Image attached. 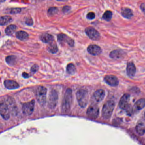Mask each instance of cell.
Returning a JSON list of instances; mask_svg holds the SVG:
<instances>
[{"label":"cell","mask_w":145,"mask_h":145,"mask_svg":"<svg viewBox=\"0 0 145 145\" xmlns=\"http://www.w3.org/2000/svg\"><path fill=\"white\" fill-rule=\"evenodd\" d=\"M21 11V9L19 8H12L11 9L10 13L12 14H13L18 13L20 12Z\"/></svg>","instance_id":"1f68e13d"},{"label":"cell","mask_w":145,"mask_h":145,"mask_svg":"<svg viewBox=\"0 0 145 145\" xmlns=\"http://www.w3.org/2000/svg\"><path fill=\"white\" fill-rule=\"evenodd\" d=\"M77 100L78 102V104L82 108H85L89 101L88 92L86 89H81L77 92Z\"/></svg>","instance_id":"6da1fadb"},{"label":"cell","mask_w":145,"mask_h":145,"mask_svg":"<svg viewBox=\"0 0 145 145\" xmlns=\"http://www.w3.org/2000/svg\"><path fill=\"white\" fill-rule=\"evenodd\" d=\"M123 52L120 50L116 49L112 51L110 54V57L113 59L117 60L121 58L123 56Z\"/></svg>","instance_id":"d6986e66"},{"label":"cell","mask_w":145,"mask_h":145,"mask_svg":"<svg viewBox=\"0 0 145 145\" xmlns=\"http://www.w3.org/2000/svg\"><path fill=\"white\" fill-rule=\"evenodd\" d=\"M71 7L69 6H65L63 9V12L67 13L70 10Z\"/></svg>","instance_id":"836d02e7"},{"label":"cell","mask_w":145,"mask_h":145,"mask_svg":"<svg viewBox=\"0 0 145 145\" xmlns=\"http://www.w3.org/2000/svg\"><path fill=\"white\" fill-rule=\"evenodd\" d=\"M4 85L6 88L8 89H14L18 88L20 86L17 82L12 80H5Z\"/></svg>","instance_id":"e0dca14e"},{"label":"cell","mask_w":145,"mask_h":145,"mask_svg":"<svg viewBox=\"0 0 145 145\" xmlns=\"http://www.w3.org/2000/svg\"><path fill=\"white\" fill-rule=\"evenodd\" d=\"M58 12V9L57 7H51L48 10V14L49 16L55 15Z\"/></svg>","instance_id":"f1b7e54d"},{"label":"cell","mask_w":145,"mask_h":145,"mask_svg":"<svg viewBox=\"0 0 145 145\" xmlns=\"http://www.w3.org/2000/svg\"><path fill=\"white\" fill-rule=\"evenodd\" d=\"M115 103L113 100H110L105 103L102 108V115L105 119L110 118L115 108Z\"/></svg>","instance_id":"3957f363"},{"label":"cell","mask_w":145,"mask_h":145,"mask_svg":"<svg viewBox=\"0 0 145 145\" xmlns=\"http://www.w3.org/2000/svg\"><path fill=\"white\" fill-rule=\"evenodd\" d=\"M57 39L59 42L62 45L65 43H67L70 47L74 46V40L65 34H60L58 35Z\"/></svg>","instance_id":"9c48e42d"},{"label":"cell","mask_w":145,"mask_h":145,"mask_svg":"<svg viewBox=\"0 0 145 145\" xmlns=\"http://www.w3.org/2000/svg\"><path fill=\"white\" fill-rule=\"evenodd\" d=\"M99 113V110L98 106L92 105L89 106L87 110L88 116L90 119H95L98 117Z\"/></svg>","instance_id":"30bf717a"},{"label":"cell","mask_w":145,"mask_h":145,"mask_svg":"<svg viewBox=\"0 0 145 145\" xmlns=\"http://www.w3.org/2000/svg\"><path fill=\"white\" fill-rule=\"evenodd\" d=\"M16 37L21 41H26L29 38V34L23 31H20L16 33Z\"/></svg>","instance_id":"44dd1931"},{"label":"cell","mask_w":145,"mask_h":145,"mask_svg":"<svg viewBox=\"0 0 145 145\" xmlns=\"http://www.w3.org/2000/svg\"><path fill=\"white\" fill-rule=\"evenodd\" d=\"M40 39L42 41L46 43H50L54 41L53 36L48 33L42 34L40 36Z\"/></svg>","instance_id":"ac0fdd59"},{"label":"cell","mask_w":145,"mask_h":145,"mask_svg":"<svg viewBox=\"0 0 145 145\" xmlns=\"http://www.w3.org/2000/svg\"><path fill=\"white\" fill-rule=\"evenodd\" d=\"M72 91L71 89H67L66 90L62 103V111L67 112L69 111L72 102Z\"/></svg>","instance_id":"7a4b0ae2"},{"label":"cell","mask_w":145,"mask_h":145,"mask_svg":"<svg viewBox=\"0 0 145 145\" xmlns=\"http://www.w3.org/2000/svg\"><path fill=\"white\" fill-rule=\"evenodd\" d=\"M144 116H145V114H144Z\"/></svg>","instance_id":"8d00e7d4"},{"label":"cell","mask_w":145,"mask_h":145,"mask_svg":"<svg viewBox=\"0 0 145 145\" xmlns=\"http://www.w3.org/2000/svg\"><path fill=\"white\" fill-rule=\"evenodd\" d=\"M12 19L9 16H3L0 17V25L4 26L11 23Z\"/></svg>","instance_id":"603a6c76"},{"label":"cell","mask_w":145,"mask_h":145,"mask_svg":"<svg viewBox=\"0 0 145 145\" xmlns=\"http://www.w3.org/2000/svg\"><path fill=\"white\" fill-rule=\"evenodd\" d=\"M105 96V90L102 89H98L94 93L93 98L95 102L99 103L104 99Z\"/></svg>","instance_id":"5bb4252c"},{"label":"cell","mask_w":145,"mask_h":145,"mask_svg":"<svg viewBox=\"0 0 145 145\" xmlns=\"http://www.w3.org/2000/svg\"><path fill=\"white\" fill-rule=\"evenodd\" d=\"M140 8L141 10L145 13V3H143L140 5Z\"/></svg>","instance_id":"d590c367"},{"label":"cell","mask_w":145,"mask_h":145,"mask_svg":"<svg viewBox=\"0 0 145 145\" xmlns=\"http://www.w3.org/2000/svg\"><path fill=\"white\" fill-rule=\"evenodd\" d=\"M136 130L138 134L143 135L145 134V121L140 120L136 126Z\"/></svg>","instance_id":"2e32d148"},{"label":"cell","mask_w":145,"mask_h":145,"mask_svg":"<svg viewBox=\"0 0 145 145\" xmlns=\"http://www.w3.org/2000/svg\"><path fill=\"white\" fill-rule=\"evenodd\" d=\"M25 24L29 26H31L33 25V21L32 18H27L25 21Z\"/></svg>","instance_id":"d6a6232c"},{"label":"cell","mask_w":145,"mask_h":145,"mask_svg":"<svg viewBox=\"0 0 145 145\" xmlns=\"http://www.w3.org/2000/svg\"><path fill=\"white\" fill-rule=\"evenodd\" d=\"M88 53L93 55H98L100 54L102 52L101 48L95 44L89 45L87 48Z\"/></svg>","instance_id":"4fadbf2b"},{"label":"cell","mask_w":145,"mask_h":145,"mask_svg":"<svg viewBox=\"0 0 145 145\" xmlns=\"http://www.w3.org/2000/svg\"><path fill=\"white\" fill-rule=\"evenodd\" d=\"M0 115L5 120H8L10 118L8 106L7 103L3 101H0Z\"/></svg>","instance_id":"52a82bcc"},{"label":"cell","mask_w":145,"mask_h":145,"mask_svg":"<svg viewBox=\"0 0 145 145\" xmlns=\"http://www.w3.org/2000/svg\"><path fill=\"white\" fill-rule=\"evenodd\" d=\"M22 76L25 78H28L30 77L29 75L25 72H23V73H22Z\"/></svg>","instance_id":"e575fe53"},{"label":"cell","mask_w":145,"mask_h":145,"mask_svg":"<svg viewBox=\"0 0 145 145\" xmlns=\"http://www.w3.org/2000/svg\"><path fill=\"white\" fill-rule=\"evenodd\" d=\"M17 58L14 55H9L6 57L5 60L9 65H14L16 63Z\"/></svg>","instance_id":"484cf974"},{"label":"cell","mask_w":145,"mask_h":145,"mask_svg":"<svg viewBox=\"0 0 145 145\" xmlns=\"http://www.w3.org/2000/svg\"><path fill=\"white\" fill-rule=\"evenodd\" d=\"M0 35H1V32H0Z\"/></svg>","instance_id":"74e56055"},{"label":"cell","mask_w":145,"mask_h":145,"mask_svg":"<svg viewBox=\"0 0 145 145\" xmlns=\"http://www.w3.org/2000/svg\"><path fill=\"white\" fill-rule=\"evenodd\" d=\"M76 68L75 65L72 63L69 64L66 67V71L70 75H73L76 72Z\"/></svg>","instance_id":"4316f807"},{"label":"cell","mask_w":145,"mask_h":145,"mask_svg":"<svg viewBox=\"0 0 145 145\" xmlns=\"http://www.w3.org/2000/svg\"><path fill=\"white\" fill-rule=\"evenodd\" d=\"M112 13L111 11L110 10H107L106 11L104 14H103L102 17L106 21H109L111 20L112 18Z\"/></svg>","instance_id":"83f0119b"},{"label":"cell","mask_w":145,"mask_h":145,"mask_svg":"<svg viewBox=\"0 0 145 145\" xmlns=\"http://www.w3.org/2000/svg\"><path fill=\"white\" fill-rule=\"evenodd\" d=\"M47 49L48 51L52 54L56 53L58 51L57 45L54 41L49 43Z\"/></svg>","instance_id":"7402d4cb"},{"label":"cell","mask_w":145,"mask_h":145,"mask_svg":"<svg viewBox=\"0 0 145 145\" xmlns=\"http://www.w3.org/2000/svg\"><path fill=\"white\" fill-rule=\"evenodd\" d=\"M121 14L124 18L130 19L133 16V11L129 8H123L121 9Z\"/></svg>","instance_id":"ffe728a7"},{"label":"cell","mask_w":145,"mask_h":145,"mask_svg":"<svg viewBox=\"0 0 145 145\" xmlns=\"http://www.w3.org/2000/svg\"><path fill=\"white\" fill-rule=\"evenodd\" d=\"M105 81L108 85L112 87L118 86L119 83V81L116 77L112 75H106L104 78Z\"/></svg>","instance_id":"7c38bea8"},{"label":"cell","mask_w":145,"mask_h":145,"mask_svg":"<svg viewBox=\"0 0 145 145\" xmlns=\"http://www.w3.org/2000/svg\"><path fill=\"white\" fill-rule=\"evenodd\" d=\"M85 32L86 35L92 40L96 41L100 39L99 33L93 27H87L85 29Z\"/></svg>","instance_id":"ba28073f"},{"label":"cell","mask_w":145,"mask_h":145,"mask_svg":"<svg viewBox=\"0 0 145 145\" xmlns=\"http://www.w3.org/2000/svg\"><path fill=\"white\" fill-rule=\"evenodd\" d=\"M86 17L88 19L93 20L95 18V14L93 12H89L87 14Z\"/></svg>","instance_id":"4dcf8cb0"},{"label":"cell","mask_w":145,"mask_h":145,"mask_svg":"<svg viewBox=\"0 0 145 145\" xmlns=\"http://www.w3.org/2000/svg\"><path fill=\"white\" fill-rule=\"evenodd\" d=\"M35 106V101L34 100L29 102L25 103L22 106L23 113L26 115H30L34 112Z\"/></svg>","instance_id":"8992f818"},{"label":"cell","mask_w":145,"mask_h":145,"mask_svg":"<svg viewBox=\"0 0 145 145\" xmlns=\"http://www.w3.org/2000/svg\"><path fill=\"white\" fill-rule=\"evenodd\" d=\"M17 26L15 25H10L5 29V32L7 35H12L15 32Z\"/></svg>","instance_id":"cb8c5ba5"},{"label":"cell","mask_w":145,"mask_h":145,"mask_svg":"<svg viewBox=\"0 0 145 145\" xmlns=\"http://www.w3.org/2000/svg\"><path fill=\"white\" fill-rule=\"evenodd\" d=\"M39 69V66L37 65H34L31 68V72L33 74H35Z\"/></svg>","instance_id":"f546056e"},{"label":"cell","mask_w":145,"mask_h":145,"mask_svg":"<svg viewBox=\"0 0 145 145\" xmlns=\"http://www.w3.org/2000/svg\"><path fill=\"white\" fill-rule=\"evenodd\" d=\"M135 106L137 110H142L144 108L145 106V99L144 98H141L138 100L136 101L135 104Z\"/></svg>","instance_id":"d4e9b609"},{"label":"cell","mask_w":145,"mask_h":145,"mask_svg":"<svg viewBox=\"0 0 145 145\" xmlns=\"http://www.w3.org/2000/svg\"><path fill=\"white\" fill-rule=\"evenodd\" d=\"M127 75L129 77H133L136 73V67L133 62H128L127 67Z\"/></svg>","instance_id":"9a60e30c"},{"label":"cell","mask_w":145,"mask_h":145,"mask_svg":"<svg viewBox=\"0 0 145 145\" xmlns=\"http://www.w3.org/2000/svg\"><path fill=\"white\" fill-rule=\"evenodd\" d=\"M58 101V94L57 92L52 89L49 94L48 106L50 109H54L56 107Z\"/></svg>","instance_id":"5b68a950"},{"label":"cell","mask_w":145,"mask_h":145,"mask_svg":"<svg viewBox=\"0 0 145 145\" xmlns=\"http://www.w3.org/2000/svg\"><path fill=\"white\" fill-rule=\"evenodd\" d=\"M130 96L129 94H125L121 98L119 103V107L123 110H127L129 106Z\"/></svg>","instance_id":"8fae6325"},{"label":"cell","mask_w":145,"mask_h":145,"mask_svg":"<svg viewBox=\"0 0 145 145\" xmlns=\"http://www.w3.org/2000/svg\"><path fill=\"white\" fill-rule=\"evenodd\" d=\"M47 90L44 87L40 86L36 91L37 99L41 106L45 105L46 102V94Z\"/></svg>","instance_id":"277c9868"}]
</instances>
